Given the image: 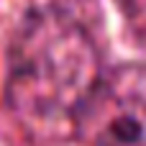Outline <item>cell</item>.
Listing matches in <instances>:
<instances>
[{
	"mask_svg": "<svg viewBox=\"0 0 146 146\" xmlns=\"http://www.w3.org/2000/svg\"><path fill=\"white\" fill-rule=\"evenodd\" d=\"M103 72L90 33L62 13L31 15L13 38L10 108L28 123L74 115Z\"/></svg>",
	"mask_w": 146,
	"mask_h": 146,
	"instance_id": "cell-1",
	"label": "cell"
},
{
	"mask_svg": "<svg viewBox=\"0 0 146 146\" xmlns=\"http://www.w3.org/2000/svg\"><path fill=\"white\" fill-rule=\"evenodd\" d=\"M72 123L85 146H146V64L103 72Z\"/></svg>",
	"mask_w": 146,
	"mask_h": 146,
	"instance_id": "cell-2",
	"label": "cell"
}]
</instances>
